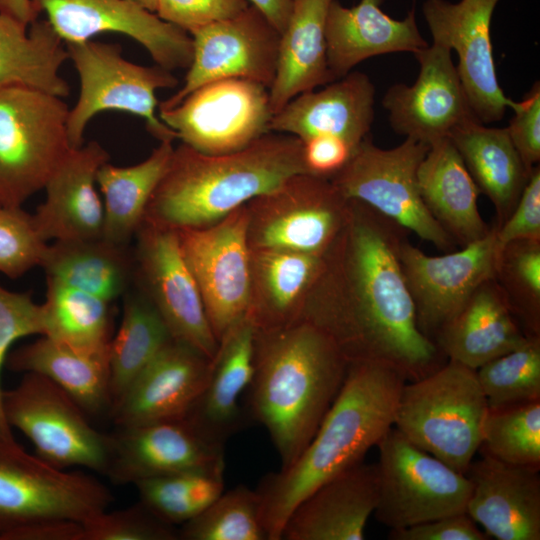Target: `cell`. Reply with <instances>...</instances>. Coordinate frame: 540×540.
Listing matches in <instances>:
<instances>
[{"label":"cell","mask_w":540,"mask_h":540,"mask_svg":"<svg viewBox=\"0 0 540 540\" xmlns=\"http://www.w3.org/2000/svg\"><path fill=\"white\" fill-rule=\"evenodd\" d=\"M465 474L472 483L466 513L489 538L540 539L539 469L482 455Z\"/></svg>","instance_id":"23"},{"label":"cell","mask_w":540,"mask_h":540,"mask_svg":"<svg viewBox=\"0 0 540 540\" xmlns=\"http://www.w3.org/2000/svg\"><path fill=\"white\" fill-rule=\"evenodd\" d=\"M449 138L480 194L491 201L498 228L516 206L532 170L523 164L506 127H488L473 118L454 128Z\"/></svg>","instance_id":"33"},{"label":"cell","mask_w":540,"mask_h":540,"mask_svg":"<svg viewBox=\"0 0 540 540\" xmlns=\"http://www.w3.org/2000/svg\"><path fill=\"white\" fill-rule=\"evenodd\" d=\"M6 367L57 384L89 414L110 409L109 358L86 355L42 335L9 353Z\"/></svg>","instance_id":"36"},{"label":"cell","mask_w":540,"mask_h":540,"mask_svg":"<svg viewBox=\"0 0 540 540\" xmlns=\"http://www.w3.org/2000/svg\"><path fill=\"white\" fill-rule=\"evenodd\" d=\"M323 264L324 255L251 250L249 315L256 330H276L299 321Z\"/></svg>","instance_id":"32"},{"label":"cell","mask_w":540,"mask_h":540,"mask_svg":"<svg viewBox=\"0 0 540 540\" xmlns=\"http://www.w3.org/2000/svg\"><path fill=\"white\" fill-rule=\"evenodd\" d=\"M48 244L22 206H0V273L17 279L40 266Z\"/></svg>","instance_id":"45"},{"label":"cell","mask_w":540,"mask_h":540,"mask_svg":"<svg viewBox=\"0 0 540 540\" xmlns=\"http://www.w3.org/2000/svg\"><path fill=\"white\" fill-rule=\"evenodd\" d=\"M429 145L406 138L383 149L367 136L330 180L347 199L360 201L443 252L456 244L427 210L417 172Z\"/></svg>","instance_id":"10"},{"label":"cell","mask_w":540,"mask_h":540,"mask_svg":"<svg viewBox=\"0 0 540 540\" xmlns=\"http://www.w3.org/2000/svg\"><path fill=\"white\" fill-rule=\"evenodd\" d=\"M173 141H161L143 161L131 166L104 163L96 175L103 195L102 237L116 245L129 246L140 227L148 203L172 158Z\"/></svg>","instance_id":"37"},{"label":"cell","mask_w":540,"mask_h":540,"mask_svg":"<svg viewBox=\"0 0 540 540\" xmlns=\"http://www.w3.org/2000/svg\"><path fill=\"white\" fill-rule=\"evenodd\" d=\"M158 111L183 144L207 155L245 148L270 132L273 116L268 88L238 78L206 83L174 107Z\"/></svg>","instance_id":"14"},{"label":"cell","mask_w":540,"mask_h":540,"mask_svg":"<svg viewBox=\"0 0 540 540\" xmlns=\"http://www.w3.org/2000/svg\"><path fill=\"white\" fill-rule=\"evenodd\" d=\"M40 266L52 280L112 302L134 282L129 246L96 239L57 240L48 245Z\"/></svg>","instance_id":"34"},{"label":"cell","mask_w":540,"mask_h":540,"mask_svg":"<svg viewBox=\"0 0 540 540\" xmlns=\"http://www.w3.org/2000/svg\"><path fill=\"white\" fill-rule=\"evenodd\" d=\"M0 13L29 26L38 19L39 12L33 0H0Z\"/></svg>","instance_id":"54"},{"label":"cell","mask_w":540,"mask_h":540,"mask_svg":"<svg viewBox=\"0 0 540 540\" xmlns=\"http://www.w3.org/2000/svg\"><path fill=\"white\" fill-rule=\"evenodd\" d=\"M132 1L148 9L149 11L155 13L157 0H132Z\"/></svg>","instance_id":"55"},{"label":"cell","mask_w":540,"mask_h":540,"mask_svg":"<svg viewBox=\"0 0 540 540\" xmlns=\"http://www.w3.org/2000/svg\"><path fill=\"white\" fill-rule=\"evenodd\" d=\"M42 303L44 336L77 352L109 358L110 303L87 292L46 280Z\"/></svg>","instance_id":"38"},{"label":"cell","mask_w":540,"mask_h":540,"mask_svg":"<svg viewBox=\"0 0 540 540\" xmlns=\"http://www.w3.org/2000/svg\"><path fill=\"white\" fill-rule=\"evenodd\" d=\"M495 228L461 250L430 256L407 238L399 261L421 332L434 342L437 333L461 310L476 289L495 278Z\"/></svg>","instance_id":"16"},{"label":"cell","mask_w":540,"mask_h":540,"mask_svg":"<svg viewBox=\"0 0 540 540\" xmlns=\"http://www.w3.org/2000/svg\"><path fill=\"white\" fill-rule=\"evenodd\" d=\"M35 334H44L42 305L29 293L10 291L0 284V375L12 344ZM2 394L0 383V447H11L18 443L3 412Z\"/></svg>","instance_id":"46"},{"label":"cell","mask_w":540,"mask_h":540,"mask_svg":"<svg viewBox=\"0 0 540 540\" xmlns=\"http://www.w3.org/2000/svg\"><path fill=\"white\" fill-rule=\"evenodd\" d=\"M192 61L182 87L160 102L172 108L198 87L238 78L271 86L277 64L280 33L252 5L238 15L200 27L189 34Z\"/></svg>","instance_id":"17"},{"label":"cell","mask_w":540,"mask_h":540,"mask_svg":"<svg viewBox=\"0 0 540 540\" xmlns=\"http://www.w3.org/2000/svg\"><path fill=\"white\" fill-rule=\"evenodd\" d=\"M488 408L496 409L540 400V336L476 370Z\"/></svg>","instance_id":"43"},{"label":"cell","mask_w":540,"mask_h":540,"mask_svg":"<svg viewBox=\"0 0 540 540\" xmlns=\"http://www.w3.org/2000/svg\"><path fill=\"white\" fill-rule=\"evenodd\" d=\"M134 282L153 303L172 338L211 360L219 342L176 230L142 222L136 234Z\"/></svg>","instance_id":"15"},{"label":"cell","mask_w":540,"mask_h":540,"mask_svg":"<svg viewBox=\"0 0 540 540\" xmlns=\"http://www.w3.org/2000/svg\"><path fill=\"white\" fill-rule=\"evenodd\" d=\"M183 540H268L257 490L238 485L182 524Z\"/></svg>","instance_id":"42"},{"label":"cell","mask_w":540,"mask_h":540,"mask_svg":"<svg viewBox=\"0 0 540 540\" xmlns=\"http://www.w3.org/2000/svg\"><path fill=\"white\" fill-rule=\"evenodd\" d=\"M248 5L245 0H157L155 13L190 34L205 25L232 18Z\"/></svg>","instance_id":"48"},{"label":"cell","mask_w":540,"mask_h":540,"mask_svg":"<svg viewBox=\"0 0 540 540\" xmlns=\"http://www.w3.org/2000/svg\"><path fill=\"white\" fill-rule=\"evenodd\" d=\"M417 179L427 210L456 245L466 246L489 233L478 209L480 192L449 137L429 146Z\"/></svg>","instance_id":"30"},{"label":"cell","mask_w":540,"mask_h":540,"mask_svg":"<svg viewBox=\"0 0 540 540\" xmlns=\"http://www.w3.org/2000/svg\"><path fill=\"white\" fill-rule=\"evenodd\" d=\"M499 1L425 0L422 5L432 43L456 52V68L468 102L484 124L501 120L515 103L499 85L492 54L490 27Z\"/></svg>","instance_id":"18"},{"label":"cell","mask_w":540,"mask_h":540,"mask_svg":"<svg viewBox=\"0 0 540 540\" xmlns=\"http://www.w3.org/2000/svg\"><path fill=\"white\" fill-rule=\"evenodd\" d=\"M211 360L172 339L110 407L117 427L184 418L203 391Z\"/></svg>","instance_id":"22"},{"label":"cell","mask_w":540,"mask_h":540,"mask_svg":"<svg viewBox=\"0 0 540 540\" xmlns=\"http://www.w3.org/2000/svg\"><path fill=\"white\" fill-rule=\"evenodd\" d=\"M407 232L350 199L301 319L322 330L349 363H384L414 381L443 365L444 355L416 322L399 261Z\"/></svg>","instance_id":"1"},{"label":"cell","mask_w":540,"mask_h":540,"mask_svg":"<svg viewBox=\"0 0 540 540\" xmlns=\"http://www.w3.org/2000/svg\"><path fill=\"white\" fill-rule=\"evenodd\" d=\"M378 501L376 464L363 461L304 498L284 526L285 540H363Z\"/></svg>","instance_id":"26"},{"label":"cell","mask_w":540,"mask_h":540,"mask_svg":"<svg viewBox=\"0 0 540 540\" xmlns=\"http://www.w3.org/2000/svg\"><path fill=\"white\" fill-rule=\"evenodd\" d=\"M333 0H293L289 21L280 34L276 71L269 87L272 115L304 92L333 78L327 63L325 21Z\"/></svg>","instance_id":"31"},{"label":"cell","mask_w":540,"mask_h":540,"mask_svg":"<svg viewBox=\"0 0 540 540\" xmlns=\"http://www.w3.org/2000/svg\"><path fill=\"white\" fill-rule=\"evenodd\" d=\"M303 143V159L308 174L331 179L350 160L356 149L332 136H316Z\"/></svg>","instance_id":"52"},{"label":"cell","mask_w":540,"mask_h":540,"mask_svg":"<svg viewBox=\"0 0 540 540\" xmlns=\"http://www.w3.org/2000/svg\"><path fill=\"white\" fill-rule=\"evenodd\" d=\"M495 279L525 333L540 336V240L506 244L498 255Z\"/></svg>","instance_id":"44"},{"label":"cell","mask_w":540,"mask_h":540,"mask_svg":"<svg viewBox=\"0 0 540 540\" xmlns=\"http://www.w3.org/2000/svg\"><path fill=\"white\" fill-rule=\"evenodd\" d=\"M527 336L519 327L502 288L491 278L476 289L437 333L434 343L448 360L477 370L523 344Z\"/></svg>","instance_id":"29"},{"label":"cell","mask_w":540,"mask_h":540,"mask_svg":"<svg viewBox=\"0 0 540 540\" xmlns=\"http://www.w3.org/2000/svg\"><path fill=\"white\" fill-rule=\"evenodd\" d=\"M495 228V227H494ZM540 240V168L534 167L509 217L495 228L497 257L502 248L516 240Z\"/></svg>","instance_id":"50"},{"label":"cell","mask_w":540,"mask_h":540,"mask_svg":"<svg viewBox=\"0 0 540 540\" xmlns=\"http://www.w3.org/2000/svg\"><path fill=\"white\" fill-rule=\"evenodd\" d=\"M374 100L375 87L369 76L351 71L319 91L294 97L272 116L269 131L301 141L332 136L357 148L370 132Z\"/></svg>","instance_id":"25"},{"label":"cell","mask_w":540,"mask_h":540,"mask_svg":"<svg viewBox=\"0 0 540 540\" xmlns=\"http://www.w3.org/2000/svg\"><path fill=\"white\" fill-rule=\"evenodd\" d=\"M83 540H176L173 525L158 519L144 505L111 513L101 512L86 520Z\"/></svg>","instance_id":"47"},{"label":"cell","mask_w":540,"mask_h":540,"mask_svg":"<svg viewBox=\"0 0 540 540\" xmlns=\"http://www.w3.org/2000/svg\"><path fill=\"white\" fill-rule=\"evenodd\" d=\"M390 540H487L490 539L466 513L444 516L401 529H390Z\"/></svg>","instance_id":"51"},{"label":"cell","mask_w":540,"mask_h":540,"mask_svg":"<svg viewBox=\"0 0 540 540\" xmlns=\"http://www.w3.org/2000/svg\"><path fill=\"white\" fill-rule=\"evenodd\" d=\"M488 409L476 370L448 360L404 384L394 427L413 445L465 474L479 450Z\"/></svg>","instance_id":"5"},{"label":"cell","mask_w":540,"mask_h":540,"mask_svg":"<svg viewBox=\"0 0 540 540\" xmlns=\"http://www.w3.org/2000/svg\"><path fill=\"white\" fill-rule=\"evenodd\" d=\"M66 48L80 80L78 100L67 116L71 148L83 145L86 127L95 115L110 110L143 118L148 132L160 142L177 139L156 113V91L178 84L172 71L128 61L118 44L88 40L67 43Z\"/></svg>","instance_id":"7"},{"label":"cell","mask_w":540,"mask_h":540,"mask_svg":"<svg viewBox=\"0 0 540 540\" xmlns=\"http://www.w3.org/2000/svg\"><path fill=\"white\" fill-rule=\"evenodd\" d=\"M109 436L105 474L119 484L193 470L224 472V446L186 419L118 427Z\"/></svg>","instance_id":"21"},{"label":"cell","mask_w":540,"mask_h":540,"mask_svg":"<svg viewBox=\"0 0 540 540\" xmlns=\"http://www.w3.org/2000/svg\"><path fill=\"white\" fill-rule=\"evenodd\" d=\"M110 491L91 476L64 472L18 444L0 447V540L43 521L85 522L106 511Z\"/></svg>","instance_id":"8"},{"label":"cell","mask_w":540,"mask_h":540,"mask_svg":"<svg viewBox=\"0 0 540 540\" xmlns=\"http://www.w3.org/2000/svg\"><path fill=\"white\" fill-rule=\"evenodd\" d=\"M255 331L248 314L222 337L208 381L184 417L213 443L224 446L246 424L239 400L253 373Z\"/></svg>","instance_id":"28"},{"label":"cell","mask_w":540,"mask_h":540,"mask_svg":"<svg viewBox=\"0 0 540 540\" xmlns=\"http://www.w3.org/2000/svg\"><path fill=\"white\" fill-rule=\"evenodd\" d=\"M247 227L244 205L212 225L177 231L218 342L250 312L252 274Z\"/></svg>","instance_id":"13"},{"label":"cell","mask_w":540,"mask_h":540,"mask_svg":"<svg viewBox=\"0 0 540 540\" xmlns=\"http://www.w3.org/2000/svg\"><path fill=\"white\" fill-rule=\"evenodd\" d=\"M251 250H286L323 256L344 228L350 210L330 179L298 174L246 204Z\"/></svg>","instance_id":"11"},{"label":"cell","mask_w":540,"mask_h":540,"mask_svg":"<svg viewBox=\"0 0 540 540\" xmlns=\"http://www.w3.org/2000/svg\"><path fill=\"white\" fill-rule=\"evenodd\" d=\"M123 314L109 345L111 405L173 338L163 318L139 289L123 295Z\"/></svg>","instance_id":"39"},{"label":"cell","mask_w":540,"mask_h":540,"mask_svg":"<svg viewBox=\"0 0 540 540\" xmlns=\"http://www.w3.org/2000/svg\"><path fill=\"white\" fill-rule=\"evenodd\" d=\"M378 501L373 516L401 529L466 512L472 483L409 442L394 426L377 444Z\"/></svg>","instance_id":"9"},{"label":"cell","mask_w":540,"mask_h":540,"mask_svg":"<svg viewBox=\"0 0 540 540\" xmlns=\"http://www.w3.org/2000/svg\"><path fill=\"white\" fill-rule=\"evenodd\" d=\"M514 116L506 127L525 167L531 171L540 161V85L536 82L511 108Z\"/></svg>","instance_id":"49"},{"label":"cell","mask_w":540,"mask_h":540,"mask_svg":"<svg viewBox=\"0 0 540 540\" xmlns=\"http://www.w3.org/2000/svg\"><path fill=\"white\" fill-rule=\"evenodd\" d=\"M66 60V44L46 19L27 26L0 13V87H28L65 98L70 87L60 69Z\"/></svg>","instance_id":"35"},{"label":"cell","mask_w":540,"mask_h":540,"mask_svg":"<svg viewBox=\"0 0 540 540\" xmlns=\"http://www.w3.org/2000/svg\"><path fill=\"white\" fill-rule=\"evenodd\" d=\"M60 38L67 43L92 40L104 32L138 42L156 65L173 71L188 68L193 56L189 33L162 20L132 0H33Z\"/></svg>","instance_id":"19"},{"label":"cell","mask_w":540,"mask_h":540,"mask_svg":"<svg viewBox=\"0 0 540 540\" xmlns=\"http://www.w3.org/2000/svg\"><path fill=\"white\" fill-rule=\"evenodd\" d=\"M298 174L308 172L303 143L293 135L269 132L221 155L182 143L174 148L143 221L176 231L206 227Z\"/></svg>","instance_id":"4"},{"label":"cell","mask_w":540,"mask_h":540,"mask_svg":"<svg viewBox=\"0 0 540 540\" xmlns=\"http://www.w3.org/2000/svg\"><path fill=\"white\" fill-rule=\"evenodd\" d=\"M384 0H360L352 7L333 0L325 21L326 55L335 80L346 76L360 62L383 54L415 53L427 47L412 8L404 19L387 15Z\"/></svg>","instance_id":"27"},{"label":"cell","mask_w":540,"mask_h":540,"mask_svg":"<svg viewBox=\"0 0 540 540\" xmlns=\"http://www.w3.org/2000/svg\"><path fill=\"white\" fill-rule=\"evenodd\" d=\"M251 3L281 34L292 13L293 0H245Z\"/></svg>","instance_id":"53"},{"label":"cell","mask_w":540,"mask_h":540,"mask_svg":"<svg viewBox=\"0 0 540 540\" xmlns=\"http://www.w3.org/2000/svg\"><path fill=\"white\" fill-rule=\"evenodd\" d=\"M69 108L40 90L0 87V206H22L71 149Z\"/></svg>","instance_id":"6"},{"label":"cell","mask_w":540,"mask_h":540,"mask_svg":"<svg viewBox=\"0 0 540 540\" xmlns=\"http://www.w3.org/2000/svg\"><path fill=\"white\" fill-rule=\"evenodd\" d=\"M2 406L9 426L20 430L48 464L106 472L109 436L93 428L85 411L50 379L24 373L16 387L3 390Z\"/></svg>","instance_id":"12"},{"label":"cell","mask_w":540,"mask_h":540,"mask_svg":"<svg viewBox=\"0 0 540 540\" xmlns=\"http://www.w3.org/2000/svg\"><path fill=\"white\" fill-rule=\"evenodd\" d=\"M478 452L540 469V400L488 409Z\"/></svg>","instance_id":"41"},{"label":"cell","mask_w":540,"mask_h":540,"mask_svg":"<svg viewBox=\"0 0 540 540\" xmlns=\"http://www.w3.org/2000/svg\"><path fill=\"white\" fill-rule=\"evenodd\" d=\"M108 161L109 154L97 141L69 150L44 187V202L32 214L44 241L102 237L104 206L96 175Z\"/></svg>","instance_id":"24"},{"label":"cell","mask_w":540,"mask_h":540,"mask_svg":"<svg viewBox=\"0 0 540 540\" xmlns=\"http://www.w3.org/2000/svg\"><path fill=\"white\" fill-rule=\"evenodd\" d=\"M405 376L380 362L349 363L345 380L300 456L256 489L268 540H281L295 507L324 482L363 461L394 426Z\"/></svg>","instance_id":"2"},{"label":"cell","mask_w":540,"mask_h":540,"mask_svg":"<svg viewBox=\"0 0 540 540\" xmlns=\"http://www.w3.org/2000/svg\"><path fill=\"white\" fill-rule=\"evenodd\" d=\"M349 362L318 327L300 319L255 331L246 415L263 425L290 466L318 430L346 377Z\"/></svg>","instance_id":"3"},{"label":"cell","mask_w":540,"mask_h":540,"mask_svg":"<svg viewBox=\"0 0 540 540\" xmlns=\"http://www.w3.org/2000/svg\"><path fill=\"white\" fill-rule=\"evenodd\" d=\"M420 69L412 85L396 83L382 99L392 129L427 145L449 137L454 128L477 118L468 102L452 51L432 43L414 53Z\"/></svg>","instance_id":"20"},{"label":"cell","mask_w":540,"mask_h":540,"mask_svg":"<svg viewBox=\"0 0 540 540\" xmlns=\"http://www.w3.org/2000/svg\"><path fill=\"white\" fill-rule=\"evenodd\" d=\"M140 503L161 521L183 524L224 492V472L193 470L143 479L134 484Z\"/></svg>","instance_id":"40"}]
</instances>
